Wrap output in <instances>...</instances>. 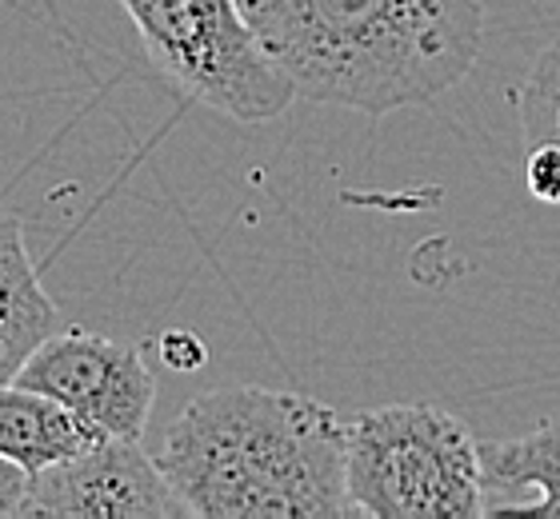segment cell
Segmentation results:
<instances>
[{"mask_svg":"<svg viewBox=\"0 0 560 519\" xmlns=\"http://www.w3.org/2000/svg\"><path fill=\"white\" fill-rule=\"evenodd\" d=\"M313 104L385 116L453 93L485 48L480 0H236Z\"/></svg>","mask_w":560,"mask_h":519,"instance_id":"6da1fadb","label":"cell"},{"mask_svg":"<svg viewBox=\"0 0 560 519\" xmlns=\"http://www.w3.org/2000/svg\"><path fill=\"white\" fill-rule=\"evenodd\" d=\"M164 480L188 519H345V424L328 404L277 388H221L164 432Z\"/></svg>","mask_w":560,"mask_h":519,"instance_id":"7a4b0ae2","label":"cell"},{"mask_svg":"<svg viewBox=\"0 0 560 519\" xmlns=\"http://www.w3.org/2000/svg\"><path fill=\"white\" fill-rule=\"evenodd\" d=\"M345 492L352 516L477 519L480 444L444 408H373L345 424Z\"/></svg>","mask_w":560,"mask_h":519,"instance_id":"3957f363","label":"cell"},{"mask_svg":"<svg viewBox=\"0 0 560 519\" xmlns=\"http://www.w3.org/2000/svg\"><path fill=\"white\" fill-rule=\"evenodd\" d=\"M161 76L241 125L277 120L296 93L236 0H120Z\"/></svg>","mask_w":560,"mask_h":519,"instance_id":"277c9868","label":"cell"},{"mask_svg":"<svg viewBox=\"0 0 560 519\" xmlns=\"http://www.w3.org/2000/svg\"><path fill=\"white\" fill-rule=\"evenodd\" d=\"M12 384L52 396L96 439H140L156 404V380L137 347L84 328L48 332L12 371Z\"/></svg>","mask_w":560,"mask_h":519,"instance_id":"5b68a950","label":"cell"},{"mask_svg":"<svg viewBox=\"0 0 560 519\" xmlns=\"http://www.w3.org/2000/svg\"><path fill=\"white\" fill-rule=\"evenodd\" d=\"M188 519L140 439H96L28 475L21 519Z\"/></svg>","mask_w":560,"mask_h":519,"instance_id":"8992f818","label":"cell"},{"mask_svg":"<svg viewBox=\"0 0 560 519\" xmlns=\"http://www.w3.org/2000/svg\"><path fill=\"white\" fill-rule=\"evenodd\" d=\"M480 516L560 519V424L480 444Z\"/></svg>","mask_w":560,"mask_h":519,"instance_id":"52a82bcc","label":"cell"},{"mask_svg":"<svg viewBox=\"0 0 560 519\" xmlns=\"http://www.w3.org/2000/svg\"><path fill=\"white\" fill-rule=\"evenodd\" d=\"M60 328V311L45 292L21 220L0 208V384L12 380L24 356Z\"/></svg>","mask_w":560,"mask_h":519,"instance_id":"ba28073f","label":"cell"},{"mask_svg":"<svg viewBox=\"0 0 560 519\" xmlns=\"http://www.w3.org/2000/svg\"><path fill=\"white\" fill-rule=\"evenodd\" d=\"M96 444V436L52 396L0 384V456L33 475Z\"/></svg>","mask_w":560,"mask_h":519,"instance_id":"9c48e42d","label":"cell"},{"mask_svg":"<svg viewBox=\"0 0 560 519\" xmlns=\"http://www.w3.org/2000/svg\"><path fill=\"white\" fill-rule=\"evenodd\" d=\"M516 113L528 144L552 140L560 144V40H552L528 72L525 89L516 93Z\"/></svg>","mask_w":560,"mask_h":519,"instance_id":"30bf717a","label":"cell"},{"mask_svg":"<svg viewBox=\"0 0 560 519\" xmlns=\"http://www.w3.org/2000/svg\"><path fill=\"white\" fill-rule=\"evenodd\" d=\"M525 188H528V197L540 200V204L560 208V144H552V140L528 144Z\"/></svg>","mask_w":560,"mask_h":519,"instance_id":"8fae6325","label":"cell"},{"mask_svg":"<svg viewBox=\"0 0 560 519\" xmlns=\"http://www.w3.org/2000/svg\"><path fill=\"white\" fill-rule=\"evenodd\" d=\"M161 352H164V359H168V368H176V371H197L200 364L209 359L205 344H200L192 332H168V335H161Z\"/></svg>","mask_w":560,"mask_h":519,"instance_id":"7c38bea8","label":"cell"},{"mask_svg":"<svg viewBox=\"0 0 560 519\" xmlns=\"http://www.w3.org/2000/svg\"><path fill=\"white\" fill-rule=\"evenodd\" d=\"M24 492H28V472L0 456V519H21Z\"/></svg>","mask_w":560,"mask_h":519,"instance_id":"4fadbf2b","label":"cell"}]
</instances>
